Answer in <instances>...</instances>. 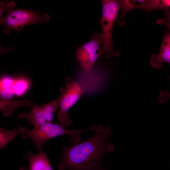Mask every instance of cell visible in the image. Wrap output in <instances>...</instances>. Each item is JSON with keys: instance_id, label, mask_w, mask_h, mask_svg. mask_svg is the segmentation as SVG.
<instances>
[{"instance_id": "cell-3", "label": "cell", "mask_w": 170, "mask_h": 170, "mask_svg": "<svg viewBox=\"0 0 170 170\" xmlns=\"http://www.w3.org/2000/svg\"><path fill=\"white\" fill-rule=\"evenodd\" d=\"M102 17L99 19L102 26L103 46L101 50L108 57L118 56V51H114L112 40L114 24L121 9L119 1L103 0Z\"/></svg>"}, {"instance_id": "cell-6", "label": "cell", "mask_w": 170, "mask_h": 170, "mask_svg": "<svg viewBox=\"0 0 170 170\" xmlns=\"http://www.w3.org/2000/svg\"><path fill=\"white\" fill-rule=\"evenodd\" d=\"M102 43L101 33L94 34L91 40L78 47L76 50V59L84 74L91 75L94 65L103 54L100 46Z\"/></svg>"}, {"instance_id": "cell-9", "label": "cell", "mask_w": 170, "mask_h": 170, "mask_svg": "<svg viewBox=\"0 0 170 170\" xmlns=\"http://www.w3.org/2000/svg\"><path fill=\"white\" fill-rule=\"evenodd\" d=\"M164 62L170 64V32L165 35L159 53L152 55L150 60V65L157 68H161Z\"/></svg>"}, {"instance_id": "cell-8", "label": "cell", "mask_w": 170, "mask_h": 170, "mask_svg": "<svg viewBox=\"0 0 170 170\" xmlns=\"http://www.w3.org/2000/svg\"><path fill=\"white\" fill-rule=\"evenodd\" d=\"M24 157L29 163V170H54L47 154L42 151L36 154L28 151Z\"/></svg>"}, {"instance_id": "cell-5", "label": "cell", "mask_w": 170, "mask_h": 170, "mask_svg": "<svg viewBox=\"0 0 170 170\" xmlns=\"http://www.w3.org/2000/svg\"><path fill=\"white\" fill-rule=\"evenodd\" d=\"M86 88L71 77L66 78V85L64 90H61V98L57 114L59 124L64 128L72 122L68 111L86 92Z\"/></svg>"}, {"instance_id": "cell-15", "label": "cell", "mask_w": 170, "mask_h": 170, "mask_svg": "<svg viewBox=\"0 0 170 170\" xmlns=\"http://www.w3.org/2000/svg\"><path fill=\"white\" fill-rule=\"evenodd\" d=\"M165 12V17L158 20L157 21V23L159 24L166 26L170 30V11L168 10Z\"/></svg>"}, {"instance_id": "cell-13", "label": "cell", "mask_w": 170, "mask_h": 170, "mask_svg": "<svg viewBox=\"0 0 170 170\" xmlns=\"http://www.w3.org/2000/svg\"><path fill=\"white\" fill-rule=\"evenodd\" d=\"M21 132L19 129L13 128L12 130H9L0 128V149H4Z\"/></svg>"}, {"instance_id": "cell-7", "label": "cell", "mask_w": 170, "mask_h": 170, "mask_svg": "<svg viewBox=\"0 0 170 170\" xmlns=\"http://www.w3.org/2000/svg\"><path fill=\"white\" fill-rule=\"evenodd\" d=\"M61 98V94L53 101L40 106L34 107L27 113L23 112L20 113V118L26 119L34 128L41 126L48 122H53L55 114L59 108Z\"/></svg>"}, {"instance_id": "cell-4", "label": "cell", "mask_w": 170, "mask_h": 170, "mask_svg": "<svg viewBox=\"0 0 170 170\" xmlns=\"http://www.w3.org/2000/svg\"><path fill=\"white\" fill-rule=\"evenodd\" d=\"M41 13L39 10L33 11L23 8L11 10L0 18L3 31L8 34L13 29L18 32L27 26L47 22L50 19L49 14L46 13L40 15Z\"/></svg>"}, {"instance_id": "cell-1", "label": "cell", "mask_w": 170, "mask_h": 170, "mask_svg": "<svg viewBox=\"0 0 170 170\" xmlns=\"http://www.w3.org/2000/svg\"><path fill=\"white\" fill-rule=\"evenodd\" d=\"M95 133L82 142L69 146H63L61 158L58 170H109L102 162L115 146L109 141L113 132L110 126L99 125Z\"/></svg>"}, {"instance_id": "cell-2", "label": "cell", "mask_w": 170, "mask_h": 170, "mask_svg": "<svg viewBox=\"0 0 170 170\" xmlns=\"http://www.w3.org/2000/svg\"><path fill=\"white\" fill-rule=\"evenodd\" d=\"M48 122L41 126L30 130L22 126L18 129L23 139H30L34 145L37 151H42V145L50 139L60 136L68 135L70 136V142L72 144L81 142V134L82 132L91 130L95 131V126L86 129L69 130L63 127L60 124Z\"/></svg>"}, {"instance_id": "cell-16", "label": "cell", "mask_w": 170, "mask_h": 170, "mask_svg": "<svg viewBox=\"0 0 170 170\" xmlns=\"http://www.w3.org/2000/svg\"><path fill=\"white\" fill-rule=\"evenodd\" d=\"M170 98V93L163 91L161 92L159 96L158 101L159 103H163L166 102Z\"/></svg>"}, {"instance_id": "cell-17", "label": "cell", "mask_w": 170, "mask_h": 170, "mask_svg": "<svg viewBox=\"0 0 170 170\" xmlns=\"http://www.w3.org/2000/svg\"><path fill=\"white\" fill-rule=\"evenodd\" d=\"M19 170H29V168L28 167H21Z\"/></svg>"}, {"instance_id": "cell-11", "label": "cell", "mask_w": 170, "mask_h": 170, "mask_svg": "<svg viewBox=\"0 0 170 170\" xmlns=\"http://www.w3.org/2000/svg\"><path fill=\"white\" fill-rule=\"evenodd\" d=\"M121 10V14L116 21L121 26L124 25V18L128 12L136 8H142L144 0L119 1Z\"/></svg>"}, {"instance_id": "cell-14", "label": "cell", "mask_w": 170, "mask_h": 170, "mask_svg": "<svg viewBox=\"0 0 170 170\" xmlns=\"http://www.w3.org/2000/svg\"><path fill=\"white\" fill-rule=\"evenodd\" d=\"M0 5V17L4 12H7L11 10L14 9L16 6V4L14 1H1Z\"/></svg>"}, {"instance_id": "cell-10", "label": "cell", "mask_w": 170, "mask_h": 170, "mask_svg": "<svg viewBox=\"0 0 170 170\" xmlns=\"http://www.w3.org/2000/svg\"><path fill=\"white\" fill-rule=\"evenodd\" d=\"M37 105L35 103L26 99L20 100L6 99L2 98L0 99V111L5 116L11 115L15 110L18 108L24 107L32 109Z\"/></svg>"}, {"instance_id": "cell-12", "label": "cell", "mask_w": 170, "mask_h": 170, "mask_svg": "<svg viewBox=\"0 0 170 170\" xmlns=\"http://www.w3.org/2000/svg\"><path fill=\"white\" fill-rule=\"evenodd\" d=\"M170 8V0H144L142 7L146 11L150 12L156 9L166 12Z\"/></svg>"}]
</instances>
